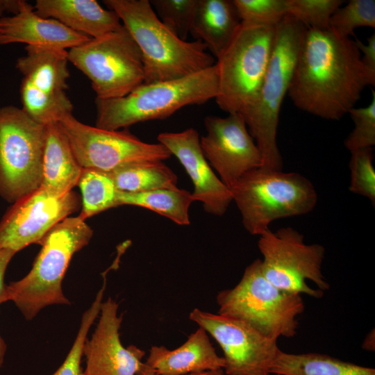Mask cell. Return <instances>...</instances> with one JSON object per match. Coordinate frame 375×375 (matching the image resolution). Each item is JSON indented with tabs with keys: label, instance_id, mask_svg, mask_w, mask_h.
Listing matches in <instances>:
<instances>
[{
	"label": "cell",
	"instance_id": "obj_1",
	"mask_svg": "<svg viewBox=\"0 0 375 375\" xmlns=\"http://www.w3.org/2000/svg\"><path fill=\"white\" fill-rule=\"evenodd\" d=\"M368 85H375V75L362 62L356 41L329 28H306L288 92L297 108L340 120Z\"/></svg>",
	"mask_w": 375,
	"mask_h": 375
},
{
	"label": "cell",
	"instance_id": "obj_2",
	"mask_svg": "<svg viewBox=\"0 0 375 375\" xmlns=\"http://www.w3.org/2000/svg\"><path fill=\"white\" fill-rule=\"evenodd\" d=\"M119 16L142 56L144 83L183 78L215 64L201 41L178 38L158 19L148 0H104Z\"/></svg>",
	"mask_w": 375,
	"mask_h": 375
},
{
	"label": "cell",
	"instance_id": "obj_3",
	"mask_svg": "<svg viewBox=\"0 0 375 375\" xmlns=\"http://www.w3.org/2000/svg\"><path fill=\"white\" fill-rule=\"evenodd\" d=\"M306 27L287 15L276 26L269 63L256 101L239 112L260 151V167L282 170L277 128L282 103L288 92Z\"/></svg>",
	"mask_w": 375,
	"mask_h": 375
},
{
	"label": "cell",
	"instance_id": "obj_4",
	"mask_svg": "<svg viewBox=\"0 0 375 375\" xmlns=\"http://www.w3.org/2000/svg\"><path fill=\"white\" fill-rule=\"evenodd\" d=\"M219 94L216 65L178 79L143 83L126 95L95 99V126L109 131L162 119L185 106L199 105Z\"/></svg>",
	"mask_w": 375,
	"mask_h": 375
},
{
	"label": "cell",
	"instance_id": "obj_5",
	"mask_svg": "<svg viewBox=\"0 0 375 375\" xmlns=\"http://www.w3.org/2000/svg\"><path fill=\"white\" fill-rule=\"evenodd\" d=\"M92 235L85 221L78 216L67 217L40 241L41 249L30 272L8 285L9 301L27 320L46 306L71 304L62 292V280L72 256L88 244Z\"/></svg>",
	"mask_w": 375,
	"mask_h": 375
},
{
	"label": "cell",
	"instance_id": "obj_6",
	"mask_svg": "<svg viewBox=\"0 0 375 375\" xmlns=\"http://www.w3.org/2000/svg\"><path fill=\"white\" fill-rule=\"evenodd\" d=\"M229 189L244 228L259 236L276 219L311 212L318 199L302 174L262 167L247 172Z\"/></svg>",
	"mask_w": 375,
	"mask_h": 375
},
{
	"label": "cell",
	"instance_id": "obj_7",
	"mask_svg": "<svg viewBox=\"0 0 375 375\" xmlns=\"http://www.w3.org/2000/svg\"><path fill=\"white\" fill-rule=\"evenodd\" d=\"M216 301L217 314L244 321L276 340L297 334V317L304 310L301 295L283 291L265 277L259 258L246 267L235 286L219 292Z\"/></svg>",
	"mask_w": 375,
	"mask_h": 375
},
{
	"label": "cell",
	"instance_id": "obj_8",
	"mask_svg": "<svg viewBox=\"0 0 375 375\" xmlns=\"http://www.w3.org/2000/svg\"><path fill=\"white\" fill-rule=\"evenodd\" d=\"M276 26L241 22L233 38L217 58L219 108L241 112L256 101L265 78L276 39Z\"/></svg>",
	"mask_w": 375,
	"mask_h": 375
},
{
	"label": "cell",
	"instance_id": "obj_9",
	"mask_svg": "<svg viewBox=\"0 0 375 375\" xmlns=\"http://www.w3.org/2000/svg\"><path fill=\"white\" fill-rule=\"evenodd\" d=\"M68 60L88 78L96 99L122 97L144 83L142 53L124 25L69 49Z\"/></svg>",
	"mask_w": 375,
	"mask_h": 375
},
{
	"label": "cell",
	"instance_id": "obj_10",
	"mask_svg": "<svg viewBox=\"0 0 375 375\" xmlns=\"http://www.w3.org/2000/svg\"><path fill=\"white\" fill-rule=\"evenodd\" d=\"M45 126L22 108H0V197L10 203L41 185Z\"/></svg>",
	"mask_w": 375,
	"mask_h": 375
},
{
	"label": "cell",
	"instance_id": "obj_11",
	"mask_svg": "<svg viewBox=\"0 0 375 375\" xmlns=\"http://www.w3.org/2000/svg\"><path fill=\"white\" fill-rule=\"evenodd\" d=\"M258 249L263 258L265 277L278 289L314 298H321L330 285L322 274L325 249L319 244H307L303 235L292 227L260 235Z\"/></svg>",
	"mask_w": 375,
	"mask_h": 375
},
{
	"label": "cell",
	"instance_id": "obj_12",
	"mask_svg": "<svg viewBox=\"0 0 375 375\" xmlns=\"http://www.w3.org/2000/svg\"><path fill=\"white\" fill-rule=\"evenodd\" d=\"M25 51L15 65L22 75V108L41 124L57 123L73 110L66 93L69 77L68 50L26 46Z\"/></svg>",
	"mask_w": 375,
	"mask_h": 375
},
{
	"label": "cell",
	"instance_id": "obj_13",
	"mask_svg": "<svg viewBox=\"0 0 375 375\" xmlns=\"http://www.w3.org/2000/svg\"><path fill=\"white\" fill-rule=\"evenodd\" d=\"M57 123L82 168L110 172L128 164L163 161L172 156L159 142H143L128 130L109 131L85 124L72 113Z\"/></svg>",
	"mask_w": 375,
	"mask_h": 375
},
{
	"label": "cell",
	"instance_id": "obj_14",
	"mask_svg": "<svg viewBox=\"0 0 375 375\" xmlns=\"http://www.w3.org/2000/svg\"><path fill=\"white\" fill-rule=\"evenodd\" d=\"M190 320L203 328L224 353L226 375H269L281 350L276 339L265 335L248 323L219 314L193 309Z\"/></svg>",
	"mask_w": 375,
	"mask_h": 375
},
{
	"label": "cell",
	"instance_id": "obj_15",
	"mask_svg": "<svg viewBox=\"0 0 375 375\" xmlns=\"http://www.w3.org/2000/svg\"><path fill=\"white\" fill-rule=\"evenodd\" d=\"M81 207V199L73 190L58 197L40 187L22 196L0 221V249L17 253L31 244H39L56 224Z\"/></svg>",
	"mask_w": 375,
	"mask_h": 375
},
{
	"label": "cell",
	"instance_id": "obj_16",
	"mask_svg": "<svg viewBox=\"0 0 375 375\" xmlns=\"http://www.w3.org/2000/svg\"><path fill=\"white\" fill-rule=\"evenodd\" d=\"M206 135L200 138L203 154L220 180L230 188L247 172L260 167V151L239 112L204 119Z\"/></svg>",
	"mask_w": 375,
	"mask_h": 375
},
{
	"label": "cell",
	"instance_id": "obj_17",
	"mask_svg": "<svg viewBox=\"0 0 375 375\" xmlns=\"http://www.w3.org/2000/svg\"><path fill=\"white\" fill-rule=\"evenodd\" d=\"M118 307L111 297L102 301L98 324L83 347L84 375H137L146 367L144 351L133 344L124 347L121 342L122 315H118Z\"/></svg>",
	"mask_w": 375,
	"mask_h": 375
},
{
	"label": "cell",
	"instance_id": "obj_18",
	"mask_svg": "<svg viewBox=\"0 0 375 375\" xmlns=\"http://www.w3.org/2000/svg\"><path fill=\"white\" fill-rule=\"evenodd\" d=\"M157 139L185 168L193 183L194 201H200L208 213L224 215L233 201L232 194L204 157L197 130L190 128L180 132H164Z\"/></svg>",
	"mask_w": 375,
	"mask_h": 375
},
{
	"label": "cell",
	"instance_id": "obj_19",
	"mask_svg": "<svg viewBox=\"0 0 375 375\" xmlns=\"http://www.w3.org/2000/svg\"><path fill=\"white\" fill-rule=\"evenodd\" d=\"M90 39L58 21L41 17L24 0H19L15 13L0 17L1 45L21 43L67 50Z\"/></svg>",
	"mask_w": 375,
	"mask_h": 375
},
{
	"label": "cell",
	"instance_id": "obj_20",
	"mask_svg": "<svg viewBox=\"0 0 375 375\" xmlns=\"http://www.w3.org/2000/svg\"><path fill=\"white\" fill-rule=\"evenodd\" d=\"M145 365L157 375H188L223 369L225 362L201 327L174 349L152 346Z\"/></svg>",
	"mask_w": 375,
	"mask_h": 375
},
{
	"label": "cell",
	"instance_id": "obj_21",
	"mask_svg": "<svg viewBox=\"0 0 375 375\" xmlns=\"http://www.w3.org/2000/svg\"><path fill=\"white\" fill-rule=\"evenodd\" d=\"M41 17L53 19L90 38H99L120 28L116 12L95 0H37L33 6Z\"/></svg>",
	"mask_w": 375,
	"mask_h": 375
},
{
	"label": "cell",
	"instance_id": "obj_22",
	"mask_svg": "<svg viewBox=\"0 0 375 375\" xmlns=\"http://www.w3.org/2000/svg\"><path fill=\"white\" fill-rule=\"evenodd\" d=\"M82 169L58 123L46 125L40 187L62 196L77 185Z\"/></svg>",
	"mask_w": 375,
	"mask_h": 375
},
{
	"label": "cell",
	"instance_id": "obj_23",
	"mask_svg": "<svg viewBox=\"0 0 375 375\" xmlns=\"http://www.w3.org/2000/svg\"><path fill=\"white\" fill-rule=\"evenodd\" d=\"M240 24L233 0H198L190 33L217 58Z\"/></svg>",
	"mask_w": 375,
	"mask_h": 375
},
{
	"label": "cell",
	"instance_id": "obj_24",
	"mask_svg": "<svg viewBox=\"0 0 375 375\" xmlns=\"http://www.w3.org/2000/svg\"><path fill=\"white\" fill-rule=\"evenodd\" d=\"M269 373L277 375H375V369L326 354H297L280 350Z\"/></svg>",
	"mask_w": 375,
	"mask_h": 375
},
{
	"label": "cell",
	"instance_id": "obj_25",
	"mask_svg": "<svg viewBox=\"0 0 375 375\" xmlns=\"http://www.w3.org/2000/svg\"><path fill=\"white\" fill-rule=\"evenodd\" d=\"M119 192L140 193L177 188L178 178L163 161L128 164L108 172Z\"/></svg>",
	"mask_w": 375,
	"mask_h": 375
},
{
	"label": "cell",
	"instance_id": "obj_26",
	"mask_svg": "<svg viewBox=\"0 0 375 375\" xmlns=\"http://www.w3.org/2000/svg\"><path fill=\"white\" fill-rule=\"evenodd\" d=\"M194 201L192 193L185 190L158 189L140 193L118 191V206L142 207L166 217L181 226L190 224L189 208Z\"/></svg>",
	"mask_w": 375,
	"mask_h": 375
},
{
	"label": "cell",
	"instance_id": "obj_27",
	"mask_svg": "<svg viewBox=\"0 0 375 375\" xmlns=\"http://www.w3.org/2000/svg\"><path fill=\"white\" fill-rule=\"evenodd\" d=\"M77 185L81 191V207L78 217L82 220L119 206L118 190L108 172L83 168Z\"/></svg>",
	"mask_w": 375,
	"mask_h": 375
},
{
	"label": "cell",
	"instance_id": "obj_28",
	"mask_svg": "<svg viewBox=\"0 0 375 375\" xmlns=\"http://www.w3.org/2000/svg\"><path fill=\"white\" fill-rule=\"evenodd\" d=\"M359 27L374 28V0H350L335 11L329 22V28L344 38H349Z\"/></svg>",
	"mask_w": 375,
	"mask_h": 375
},
{
	"label": "cell",
	"instance_id": "obj_29",
	"mask_svg": "<svg viewBox=\"0 0 375 375\" xmlns=\"http://www.w3.org/2000/svg\"><path fill=\"white\" fill-rule=\"evenodd\" d=\"M161 22L183 40L190 33L198 0H151Z\"/></svg>",
	"mask_w": 375,
	"mask_h": 375
},
{
	"label": "cell",
	"instance_id": "obj_30",
	"mask_svg": "<svg viewBox=\"0 0 375 375\" xmlns=\"http://www.w3.org/2000/svg\"><path fill=\"white\" fill-rule=\"evenodd\" d=\"M340 0H286L288 15L307 28L325 29L335 11L341 6Z\"/></svg>",
	"mask_w": 375,
	"mask_h": 375
},
{
	"label": "cell",
	"instance_id": "obj_31",
	"mask_svg": "<svg viewBox=\"0 0 375 375\" xmlns=\"http://www.w3.org/2000/svg\"><path fill=\"white\" fill-rule=\"evenodd\" d=\"M241 22L276 26L288 15L286 0H233Z\"/></svg>",
	"mask_w": 375,
	"mask_h": 375
},
{
	"label": "cell",
	"instance_id": "obj_32",
	"mask_svg": "<svg viewBox=\"0 0 375 375\" xmlns=\"http://www.w3.org/2000/svg\"><path fill=\"white\" fill-rule=\"evenodd\" d=\"M373 148L351 151L349 160V190L369 199L375 204V169L373 165Z\"/></svg>",
	"mask_w": 375,
	"mask_h": 375
},
{
	"label": "cell",
	"instance_id": "obj_33",
	"mask_svg": "<svg viewBox=\"0 0 375 375\" xmlns=\"http://www.w3.org/2000/svg\"><path fill=\"white\" fill-rule=\"evenodd\" d=\"M354 128L344 141V147L350 152L360 149L373 148L375 145V92L367 106L353 108L348 112Z\"/></svg>",
	"mask_w": 375,
	"mask_h": 375
},
{
	"label": "cell",
	"instance_id": "obj_34",
	"mask_svg": "<svg viewBox=\"0 0 375 375\" xmlns=\"http://www.w3.org/2000/svg\"><path fill=\"white\" fill-rule=\"evenodd\" d=\"M101 302V299L97 297L90 307L84 312L78 333L70 351L62 364L52 375H84L81 365L83 356V347L89 330L99 315Z\"/></svg>",
	"mask_w": 375,
	"mask_h": 375
},
{
	"label": "cell",
	"instance_id": "obj_35",
	"mask_svg": "<svg viewBox=\"0 0 375 375\" xmlns=\"http://www.w3.org/2000/svg\"><path fill=\"white\" fill-rule=\"evenodd\" d=\"M16 253L15 251L10 249H0V305L9 301L8 287L4 278L6 269Z\"/></svg>",
	"mask_w": 375,
	"mask_h": 375
},
{
	"label": "cell",
	"instance_id": "obj_36",
	"mask_svg": "<svg viewBox=\"0 0 375 375\" xmlns=\"http://www.w3.org/2000/svg\"><path fill=\"white\" fill-rule=\"evenodd\" d=\"M360 52L362 53L361 60L365 67L375 75V35L373 33L367 38V44L360 40L356 41Z\"/></svg>",
	"mask_w": 375,
	"mask_h": 375
},
{
	"label": "cell",
	"instance_id": "obj_37",
	"mask_svg": "<svg viewBox=\"0 0 375 375\" xmlns=\"http://www.w3.org/2000/svg\"><path fill=\"white\" fill-rule=\"evenodd\" d=\"M18 2L19 0H0V17L4 16L6 12L15 13Z\"/></svg>",
	"mask_w": 375,
	"mask_h": 375
},
{
	"label": "cell",
	"instance_id": "obj_38",
	"mask_svg": "<svg viewBox=\"0 0 375 375\" xmlns=\"http://www.w3.org/2000/svg\"><path fill=\"white\" fill-rule=\"evenodd\" d=\"M137 375H157L154 374L147 365L146 367L140 372ZM188 375H224L223 369L208 371L199 374H191Z\"/></svg>",
	"mask_w": 375,
	"mask_h": 375
},
{
	"label": "cell",
	"instance_id": "obj_39",
	"mask_svg": "<svg viewBox=\"0 0 375 375\" xmlns=\"http://www.w3.org/2000/svg\"><path fill=\"white\" fill-rule=\"evenodd\" d=\"M362 347L367 350V351H374L375 348L374 344V331L373 330V332H370L367 334V337L365 338Z\"/></svg>",
	"mask_w": 375,
	"mask_h": 375
},
{
	"label": "cell",
	"instance_id": "obj_40",
	"mask_svg": "<svg viewBox=\"0 0 375 375\" xmlns=\"http://www.w3.org/2000/svg\"><path fill=\"white\" fill-rule=\"evenodd\" d=\"M6 349L7 345L2 337L0 335V369L3 365Z\"/></svg>",
	"mask_w": 375,
	"mask_h": 375
},
{
	"label": "cell",
	"instance_id": "obj_41",
	"mask_svg": "<svg viewBox=\"0 0 375 375\" xmlns=\"http://www.w3.org/2000/svg\"><path fill=\"white\" fill-rule=\"evenodd\" d=\"M274 375H277V374H274Z\"/></svg>",
	"mask_w": 375,
	"mask_h": 375
}]
</instances>
